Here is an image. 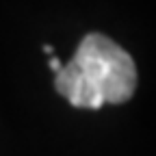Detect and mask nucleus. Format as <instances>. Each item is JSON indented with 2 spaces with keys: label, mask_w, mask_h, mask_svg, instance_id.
<instances>
[{
  "label": "nucleus",
  "mask_w": 156,
  "mask_h": 156,
  "mask_svg": "<svg viewBox=\"0 0 156 156\" xmlns=\"http://www.w3.org/2000/svg\"><path fill=\"white\" fill-rule=\"evenodd\" d=\"M54 87L78 108H100L106 102L122 104L134 93L136 67L122 46L91 33L80 41L72 61L56 69Z\"/></svg>",
  "instance_id": "obj_1"
},
{
  "label": "nucleus",
  "mask_w": 156,
  "mask_h": 156,
  "mask_svg": "<svg viewBox=\"0 0 156 156\" xmlns=\"http://www.w3.org/2000/svg\"><path fill=\"white\" fill-rule=\"evenodd\" d=\"M50 67H52V69L56 72L58 67H61V61H58V58H54V56H52V58H50Z\"/></svg>",
  "instance_id": "obj_2"
}]
</instances>
